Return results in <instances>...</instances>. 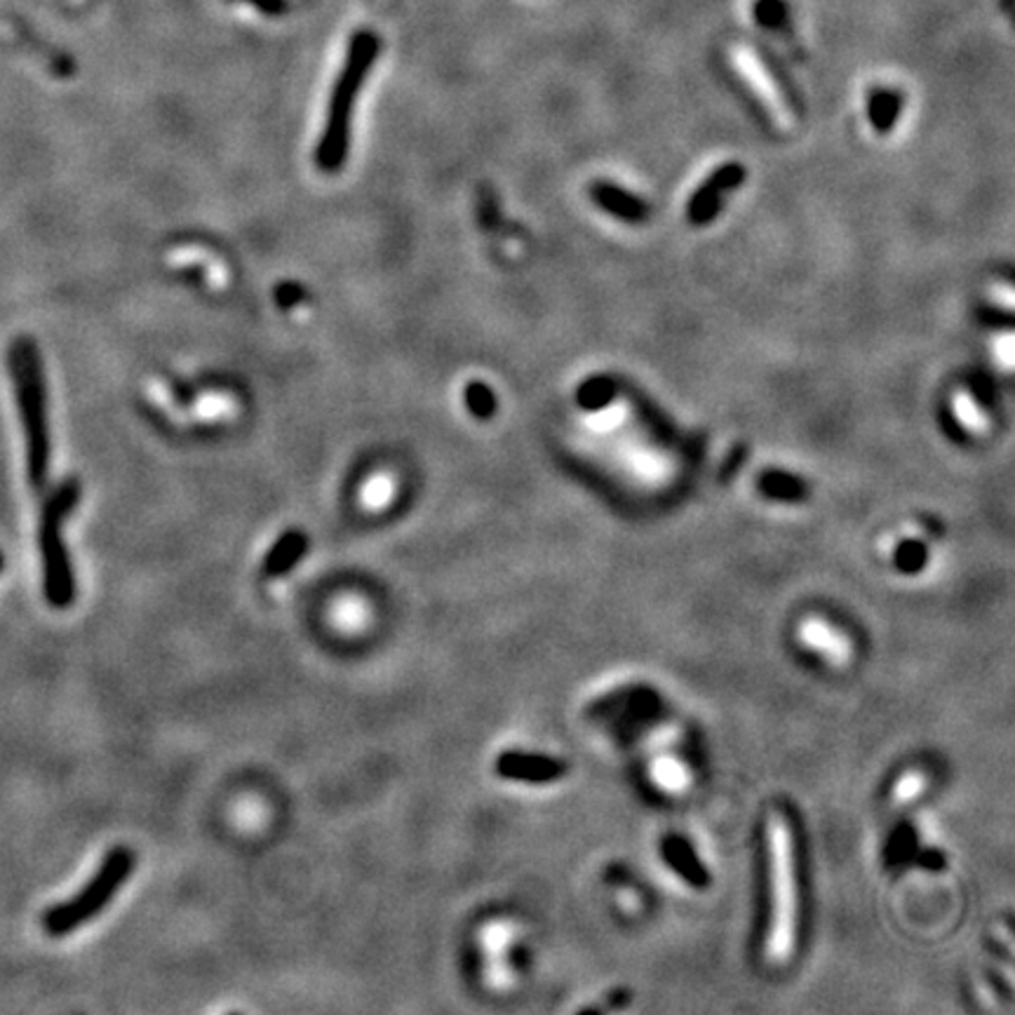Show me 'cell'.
Here are the masks:
<instances>
[{
    "label": "cell",
    "mask_w": 1015,
    "mask_h": 1015,
    "mask_svg": "<svg viewBox=\"0 0 1015 1015\" xmlns=\"http://www.w3.org/2000/svg\"><path fill=\"white\" fill-rule=\"evenodd\" d=\"M381 50L379 36L371 31H357L353 34L346 59H343L341 73L332 87L330 104H327V118L316 146V165L324 175H337L346 165L351 151V120L357 95L367 81V75L377 61Z\"/></svg>",
    "instance_id": "obj_1"
},
{
    "label": "cell",
    "mask_w": 1015,
    "mask_h": 1015,
    "mask_svg": "<svg viewBox=\"0 0 1015 1015\" xmlns=\"http://www.w3.org/2000/svg\"><path fill=\"white\" fill-rule=\"evenodd\" d=\"M767 849H769V882H771V917L767 933L769 964H788L798 947L800 931V888H798V861H794V839L790 825L783 816H769L767 823Z\"/></svg>",
    "instance_id": "obj_2"
},
{
    "label": "cell",
    "mask_w": 1015,
    "mask_h": 1015,
    "mask_svg": "<svg viewBox=\"0 0 1015 1015\" xmlns=\"http://www.w3.org/2000/svg\"><path fill=\"white\" fill-rule=\"evenodd\" d=\"M12 379L17 388V402L26 430V463L28 477L34 487H43L50 468V435H48V410H45V381L40 355L34 341L20 339L12 346Z\"/></svg>",
    "instance_id": "obj_3"
},
{
    "label": "cell",
    "mask_w": 1015,
    "mask_h": 1015,
    "mask_svg": "<svg viewBox=\"0 0 1015 1015\" xmlns=\"http://www.w3.org/2000/svg\"><path fill=\"white\" fill-rule=\"evenodd\" d=\"M78 501H81V484L67 480L55 489L40 515L38 541L43 557V590L55 609H67L75 600V579L61 527H64V520Z\"/></svg>",
    "instance_id": "obj_4"
},
{
    "label": "cell",
    "mask_w": 1015,
    "mask_h": 1015,
    "mask_svg": "<svg viewBox=\"0 0 1015 1015\" xmlns=\"http://www.w3.org/2000/svg\"><path fill=\"white\" fill-rule=\"evenodd\" d=\"M134 863L137 858L128 847H114L104 855L95 877H92L81 892L45 914V931H48L52 939H61V935H69L75 929L85 927L90 919H95L106 905L116 898L122 884L128 882L130 874L134 872Z\"/></svg>",
    "instance_id": "obj_5"
},
{
    "label": "cell",
    "mask_w": 1015,
    "mask_h": 1015,
    "mask_svg": "<svg viewBox=\"0 0 1015 1015\" xmlns=\"http://www.w3.org/2000/svg\"><path fill=\"white\" fill-rule=\"evenodd\" d=\"M743 179H745V167L739 163H729L717 169L715 175H710L708 181L700 186L698 193H694V198L689 200V210H686V214H689V222L696 226L712 222L717 212H720L724 193L739 189Z\"/></svg>",
    "instance_id": "obj_6"
},
{
    "label": "cell",
    "mask_w": 1015,
    "mask_h": 1015,
    "mask_svg": "<svg viewBox=\"0 0 1015 1015\" xmlns=\"http://www.w3.org/2000/svg\"><path fill=\"white\" fill-rule=\"evenodd\" d=\"M310 539L302 529H287V532L280 534L275 543L269 548V553L263 555L261 562V574L267 579H280V576H287L308 553Z\"/></svg>",
    "instance_id": "obj_7"
},
{
    "label": "cell",
    "mask_w": 1015,
    "mask_h": 1015,
    "mask_svg": "<svg viewBox=\"0 0 1015 1015\" xmlns=\"http://www.w3.org/2000/svg\"><path fill=\"white\" fill-rule=\"evenodd\" d=\"M496 771L508 780H527V783H543L562 774V767L555 759L527 755V753H504L496 759Z\"/></svg>",
    "instance_id": "obj_8"
},
{
    "label": "cell",
    "mask_w": 1015,
    "mask_h": 1015,
    "mask_svg": "<svg viewBox=\"0 0 1015 1015\" xmlns=\"http://www.w3.org/2000/svg\"><path fill=\"white\" fill-rule=\"evenodd\" d=\"M800 637L806 647L827 656L825 661L833 665H847L851 661V642L849 637L839 635L833 626H827L821 618H806L800 628Z\"/></svg>",
    "instance_id": "obj_9"
},
{
    "label": "cell",
    "mask_w": 1015,
    "mask_h": 1015,
    "mask_svg": "<svg viewBox=\"0 0 1015 1015\" xmlns=\"http://www.w3.org/2000/svg\"><path fill=\"white\" fill-rule=\"evenodd\" d=\"M590 193L600 208L612 212L618 219H626V222H642V219L649 214V205L642 198L623 191L618 189V186L609 184V181L592 184Z\"/></svg>",
    "instance_id": "obj_10"
},
{
    "label": "cell",
    "mask_w": 1015,
    "mask_h": 1015,
    "mask_svg": "<svg viewBox=\"0 0 1015 1015\" xmlns=\"http://www.w3.org/2000/svg\"><path fill=\"white\" fill-rule=\"evenodd\" d=\"M900 106H902V95L898 90H892V87L872 90L868 111H870V122L874 125V130L882 134L892 130L900 114Z\"/></svg>",
    "instance_id": "obj_11"
},
{
    "label": "cell",
    "mask_w": 1015,
    "mask_h": 1015,
    "mask_svg": "<svg viewBox=\"0 0 1015 1015\" xmlns=\"http://www.w3.org/2000/svg\"><path fill=\"white\" fill-rule=\"evenodd\" d=\"M759 487L764 494L771 498H780V501H798V498L804 496V484L798 477L776 471L764 473L759 480Z\"/></svg>",
    "instance_id": "obj_12"
},
{
    "label": "cell",
    "mask_w": 1015,
    "mask_h": 1015,
    "mask_svg": "<svg viewBox=\"0 0 1015 1015\" xmlns=\"http://www.w3.org/2000/svg\"><path fill=\"white\" fill-rule=\"evenodd\" d=\"M463 402H465V410L480 421L492 418L494 412H496V396H494V390L484 381L465 383Z\"/></svg>",
    "instance_id": "obj_13"
},
{
    "label": "cell",
    "mask_w": 1015,
    "mask_h": 1015,
    "mask_svg": "<svg viewBox=\"0 0 1015 1015\" xmlns=\"http://www.w3.org/2000/svg\"><path fill=\"white\" fill-rule=\"evenodd\" d=\"M753 14H755V22L762 28L778 31L788 24L790 5H788V0H755Z\"/></svg>",
    "instance_id": "obj_14"
},
{
    "label": "cell",
    "mask_w": 1015,
    "mask_h": 1015,
    "mask_svg": "<svg viewBox=\"0 0 1015 1015\" xmlns=\"http://www.w3.org/2000/svg\"><path fill=\"white\" fill-rule=\"evenodd\" d=\"M612 396H614V383L606 377H595L579 388V402L586 410L604 408V404L612 400Z\"/></svg>",
    "instance_id": "obj_15"
},
{
    "label": "cell",
    "mask_w": 1015,
    "mask_h": 1015,
    "mask_svg": "<svg viewBox=\"0 0 1015 1015\" xmlns=\"http://www.w3.org/2000/svg\"><path fill=\"white\" fill-rule=\"evenodd\" d=\"M653 778H656V783H659L661 788H665L668 792H677L684 786L686 774H684V769L680 767L677 762L661 759L653 767Z\"/></svg>",
    "instance_id": "obj_16"
},
{
    "label": "cell",
    "mask_w": 1015,
    "mask_h": 1015,
    "mask_svg": "<svg viewBox=\"0 0 1015 1015\" xmlns=\"http://www.w3.org/2000/svg\"><path fill=\"white\" fill-rule=\"evenodd\" d=\"M924 786H927V780H924V776H921L919 771L905 774V776L898 780V786H896V800H898V802H908V800L917 798V794L924 792Z\"/></svg>",
    "instance_id": "obj_17"
},
{
    "label": "cell",
    "mask_w": 1015,
    "mask_h": 1015,
    "mask_svg": "<svg viewBox=\"0 0 1015 1015\" xmlns=\"http://www.w3.org/2000/svg\"><path fill=\"white\" fill-rule=\"evenodd\" d=\"M275 299H278L280 308H292V306H296L304 299V290H302V285H296V283H283L275 290Z\"/></svg>",
    "instance_id": "obj_18"
},
{
    "label": "cell",
    "mask_w": 1015,
    "mask_h": 1015,
    "mask_svg": "<svg viewBox=\"0 0 1015 1015\" xmlns=\"http://www.w3.org/2000/svg\"><path fill=\"white\" fill-rule=\"evenodd\" d=\"M957 412L961 414L959 418L964 421L966 426H971V428H978V426H986V418L980 416V410H976V404L968 400V398H959L957 400Z\"/></svg>",
    "instance_id": "obj_19"
},
{
    "label": "cell",
    "mask_w": 1015,
    "mask_h": 1015,
    "mask_svg": "<svg viewBox=\"0 0 1015 1015\" xmlns=\"http://www.w3.org/2000/svg\"><path fill=\"white\" fill-rule=\"evenodd\" d=\"M921 559H924V545L921 543H905L900 548V567L905 569L919 567Z\"/></svg>",
    "instance_id": "obj_20"
},
{
    "label": "cell",
    "mask_w": 1015,
    "mask_h": 1015,
    "mask_svg": "<svg viewBox=\"0 0 1015 1015\" xmlns=\"http://www.w3.org/2000/svg\"><path fill=\"white\" fill-rule=\"evenodd\" d=\"M247 3H252L263 14H271V17H275V14H283L287 10V0H247Z\"/></svg>",
    "instance_id": "obj_21"
},
{
    "label": "cell",
    "mask_w": 1015,
    "mask_h": 1015,
    "mask_svg": "<svg viewBox=\"0 0 1015 1015\" xmlns=\"http://www.w3.org/2000/svg\"><path fill=\"white\" fill-rule=\"evenodd\" d=\"M1002 361L1006 365H1013V337L1011 334L1002 339Z\"/></svg>",
    "instance_id": "obj_22"
},
{
    "label": "cell",
    "mask_w": 1015,
    "mask_h": 1015,
    "mask_svg": "<svg viewBox=\"0 0 1015 1015\" xmlns=\"http://www.w3.org/2000/svg\"><path fill=\"white\" fill-rule=\"evenodd\" d=\"M0 569H3V555H0Z\"/></svg>",
    "instance_id": "obj_23"
}]
</instances>
